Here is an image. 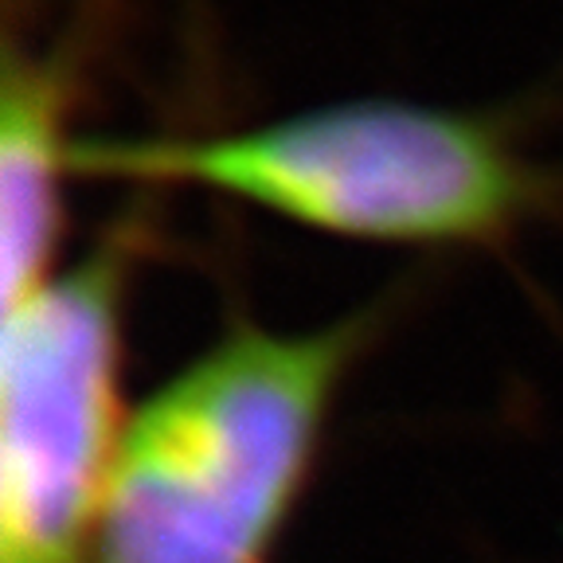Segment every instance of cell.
<instances>
[{"instance_id":"1","label":"cell","mask_w":563,"mask_h":563,"mask_svg":"<svg viewBox=\"0 0 563 563\" xmlns=\"http://www.w3.org/2000/svg\"><path fill=\"white\" fill-rule=\"evenodd\" d=\"M70 176L196 185L349 239L477 243L537 196L493 122L411 98H344L192 137H75Z\"/></svg>"},{"instance_id":"2","label":"cell","mask_w":563,"mask_h":563,"mask_svg":"<svg viewBox=\"0 0 563 563\" xmlns=\"http://www.w3.org/2000/svg\"><path fill=\"white\" fill-rule=\"evenodd\" d=\"M368 317L239 325L141 407L98 517V563H258L306 477Z\"/></svg>"},{"instance_id":"3","label":"cell","mask_w":563,"mask_h":563,"mask_svg":"<svg viewBox=\"0 0 563 563\" xmlns=\"http://www.w3.org/2000/svg\"><path fill=\"white\" fill-rule=\"evenodd\" d=\"M130 231L4 309L0 563H82L118 446V309Z\"/></svg>"},{"instance_id":"4","label":"cell","mask_w":563,"mask_h":563,"mask_svg":"<svg viewBox=\"0 0 563 563\" xmlns=\"http://www.w3.org/2000/svg\"><path fill=\"white\" fill-rule=\"evenodd\" d=\"M67 59L16 55L0 82V251L4 309L47 282L63 220V180L70 176Z\"/></svg>"}]
</instances>
